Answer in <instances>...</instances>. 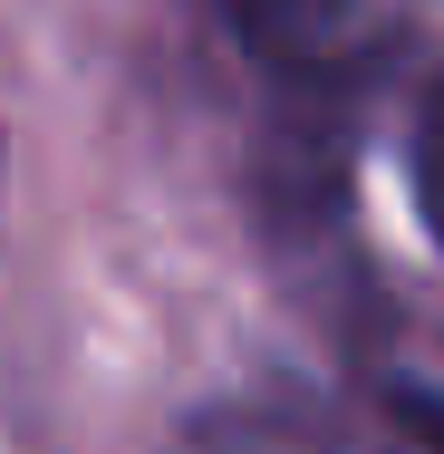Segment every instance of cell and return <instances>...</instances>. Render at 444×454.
<instances>
[{
  "mask_svg": "<svg viewBox=\"0 0 444 454\" xmlns=\"http://www.w3.org/2000/svg\"><path fill=\"white\" fill-rule=\"evenodd\" d=\"M222 20L300 97H348L367 78V10L357 0H222Z\"/></svg>",
  "mask_w": 444,
  "mask_h": 454,
  "instance_id": "cell-1",
  "label": "cell"
},
{
  "mask_svg": "<svg viewBox=\"0 0 444 454\" xmlns=\"http://www.w3.org/2000/svg\"><path fill=\"white\" fill-rule=\"evenodd\" d=\"M406 165H416V213H425V232L444 242V88L416 106V136H406Z\"/></svg>",
  "mask_w": 444,
  "mask_h": 454,
  "instance_id": "cell-2",
  "label": "cell"
},
{
  "mask_svg": "<svg viewBox=\"0 0 444 454\" xmlns=\"http://www.w3.org/2000/svg\"><path fill=\"white\" fill-rule=\"evenodd\" d=\"M396 416L416 426V445H425V454H444V396H396Z\"/></svg>",
  "mask_w": 444,
  "mask_h": 454,
  "instance_id": "cell-3",
  "label": "cell"
}]
</instances>
